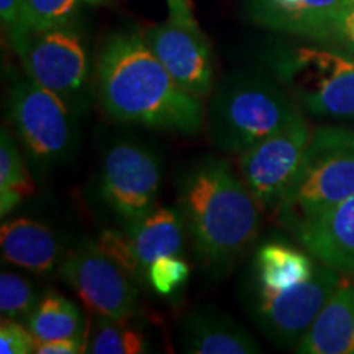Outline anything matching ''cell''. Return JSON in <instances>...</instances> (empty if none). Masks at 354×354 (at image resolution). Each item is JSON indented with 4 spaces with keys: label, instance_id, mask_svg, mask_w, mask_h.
I'll list each match as a JSON object with an SVG mask.
<instances>
[{
    "label": "cell",
    "instance_id": "6da1fadb",
    "mask_svg": "<svg viewBox=\"0 0 354 354\" xmlns=\"http://www.w3.org/2000/svg\"><path fill=\"white\" fill-rule=\"evenodd\" d=\"M97 82L102 105L115 120L184 135L203 125L202 100L177 86L143 33H117L105 41Z\"/></svg>",
    "mask_w": 354,
    "mask_h": 354
},
{
    "label": "cell",
    "instance_id": "7a4b0ae2",
    "mask_svg": "<svg viewBox=\"0 0 354 354\" xmlns=\"http://www.w3.org/2000/svg\"><path fill=\"white\" fill-rule=\"evenodd\" d=\"M177 205L197 258L215 274L232 268L259 233L263 209L223 159L205 158L190 167Z\"/></svg>",
    "mask_w": 354,
    "mask_h": 354
},
{
    "label": "cell",
    "instance_id": "3957f363",
    "mask_svg": "<svg viewBox=\"0 0 354 354\" xmlns=\"http://www.w3.org/2000/svg\"><path fill=\"white\" fill-rule=\"evenodd\" d=\"M300 113L292 95L258 71H238L216 86L209 107L215 148L241 154L284 128Z\"/></svg>",
    "mask_w": 354,
    "mask_h": 354
},
{
    "label": "cell",
    "instance_id": "277c9868",
    "mask_svg": "<svg viewBox=\"0 0 354 354\" xmlns=\"http://www.w3.org/2000/svg\"><path fill=\"white\" fill-rule=\"evenodd\" d=\"M354 196V130L320 127L312 131L300 167L276 216L292 232Z\"/></svg>",
    "mask_w": 354,
    "mask_h": 354
},
{
    "label": "cell",
    "instance_id": "5b68a950",
    "mask_svg": "<svg viewBox=\"0 0 354 354\" xmlns=\"http://www.w3.org/2000/svg\"><path fill=\"white\" fill-rule=\"evenodd\" d=\"M277 74L295 104L317 117L354 120V57L299 46L281 56Z\"/></svg>",
    "mask_w": 354,
    "mask_h": 354
},
{
    "label": "cell",
    "instance_id": "8992f818",
    "mask_svg": "<svg viewBox=\"0 0 354 354\" xmlns=\"http://www.w3.org/2000/svg\"><path fill=\"white\" fill-rule=\"evenodd\" d=\"M8 102L13 125L35 161L56 165L73 154L77 113L61 97L28 77L13 84Z\"/></svg>",
    "mask_w": 354,
    "mask_h": 354
},
{
    "label": "cell",
    "instance_id": "52a82bcc",
    "mask_svg": "<svg viewBox=\"0 0 354 354\" xmlns=\"http://www.w3.org/2000/svg\"><path fill=\"white\" fill-rule=\"evenodd\" d=\"M162 180L161 161L148 146L118 141L105 153L100 197L125 227L156 207Z\"/></svg>",
    "mask_w": 354,
    "mask_h": 354
},
{
    "label": "cell",
    "instance_id": "ba28073f",
    "mask_svg": "<svg viewBox=\"0 0 354 354\" xmlns=\"http://www.w3.org/2000/svg\"><path fill=\"white\" fill-rule=\"evenodd\" d=\"M342 277L343 274L322 263L308 281L289 289L269 290L254 286L251 310L256 322L279 346L295 348L342 284Z\"/></svg>",
    "mask_w": 354,
    "mask_h": 354
},
{
    "label": "cell",
    "instance_id": "9c48e42d",
    "mask_svg": "<svg viewBox=\"0 0 354 354\" xmlns=\"http://www.w3.org/2000/svg\"><path fill=\"white\" fill-rule=\"evenodd\" d=\"M312 131L299 113L284 128L238 154V172L263 212L276 214L297 174Z\"/></svg>",
    "mask_w": 354,
    "mask_h": 354
},
{
    "label": "cell",
    "instance_id": "30bf717a",
    "mask_svg": "<svg viewBox=\"0 0 354 354\" xmlns=\"http://www.w3.org/2000/svg\"><path fill=\"white\" fill-rule=\"evenodd\" d=\"M20 59L30 79L55 92L76 113L84 110L88 99L87 53L69 25L33 33Z\"/></svg>",
    "mask_w": 354,
    "mask_h": 354
},
{
    "label": "cell",
    "instance_id": "8fae6325",
    "mask_svg": "<svg viewBox=\"0 0 354 354\" xmlns=\"http://www.w3.org/2000/svg\"><path fill=\"white\" fill-rule=\"evenodd\" d=\"M61 277L77 294L88 312L128 320L136 313L135 281L97 248L86 241L63 261Z\"/></svg>",
    "mask_w": 354,
    "mask_h": 354
},
{
    "label": "cell",
    "instance_id": "7c38bea8",
    "mask_svg": "<svg viewBox=\"0 0 354 354\" xmlns=\"http://www.w3.org/2000/svg\"><path fill=\"white\" fill-rule=\"evenodd\" d=\"M143 38L183 91L201 100L212 94L214 57L198 25L167 19L165 24L149 26Z\"/></svg>",
    "mask_w": 354,
    "mask_h": 354
},
{
    "label": "cell",
    "instance_id": "4fadbf2b",
    "mask_svg": "<svg viewBox=\"0 0 354 354\" xmlns=\"http://www.w3.org/2000/svg\"><path fill=\"white\" fill-rule=\"evenodd\" d=\"M305 250L343 276H354V196L295 232Z\"/></svg>",
    "mask_w": 354,
    "mask_h": 354
},
{
    "label": "cell",
    "instance_id": "5bb4252c",
    "mask_svg": "<svg viewBox=\"0 0 354 354\" xmlns=\"http://www.w3.org/2000/svg\"><path fill=\"white\" fill-rule=\"evenodd\" d=\"M0 248L7 263L35 274H51L63 264V246L46 225L12 218L0 228Z\"/></svg>",
    "mask_w": 354,
    "mask_h": 354
},
{
    "label": "cell",
    "instance_id": "9a60e30c",
    "mask_svg": "<svg viewBox=\"0 0 354 354\" xmlns=\"http://www.w3.org/2000/svg\"><path fill=\"white\" fill-rule=\"evenodd\" d=\"M344 7V0H254V17L271 28L322 41Z\"/></svg>",
    "mask_w": 354,
    "mask_h": 354
},
{
    "label": "cell",
    "instance_id": "2e32d148",
    "mask_svg": "<svg viewBox=\"0 0 354 354\" xmlns=\"http://www.w3.org/2000/svg\"><path fill=\"white\" fill-rule=\"evenodd\" d=\"M184 353L190 354H253L256 339L236 322L212 310H196L184 318L179 331Z\"/></svg>",
    "mask_w": 354,
    "mask_h": 354
},
{
    "label": "cell",
    "instance_id": "e0dca14e",
    "mask_svg": "<svg viewBox=\"0 0 354 354\" xmlns=\"http://www.w3.org/2000/svg\"><path fill=\"white\" fill-rule=\"evenodd\" d=\"M300 354H354V286L339 284L295 346Z\"/></svg>",
    "mask_w": 354,
    "mask_h": 354
},
{
    "label": "cell",
    "instance_id": "ac0fdd59",
    "mask_svg": "<svg viewBox=\"0 0 354 354\" xmlns=\"http://www.w3.org/2000/svg\"><path fill=\"white\" fill-rule=\"evenodd\" d=\"M184 220L180 212L154 207L127 227L145 276L149 266L162 256H179L184 245Z\"/></svg>",
    "mask_w": 354,
    "mask_h": 354
},
{
    "label": "cell",
    "instance_id": "d6986e66",
    "mask_svg": "<svg viewBox=\"0 0 354 354\" xmlns=\"http://www.w3.org/2000/svg\"><path fill=\"white\" fill-rule=\"evenodd\" d=\"M256 286L269 290H284L308 281L317 266L302 251L284 243L261 246L254 261Z\"/></svg>",
    "mask_w": 354,
    "mask_h": 354
},
{
    "label": "cell",
    "instance_id": "ffe728a7",
    "mask_svg": "<svg viewBox=\"0 0 354 354\" xmlns=\"http://www.w3.org/2000/svg\"><path fill=\"white\" fill-rule=\"evenodd\" d=\"M25 325L33 335L35 343L87 335L81 310L73 300L59 294L44 295L26 318Z\"/></svg>",
    "mask_w": 354,
    "mask_h": 354
},
{
    "label": "cell",
    "instance_id": "44dd1931",
    "mask_svg": "<svg viewBox=\"0 0 354 354\" xmlns=\"http://www.w3.org/2000/svg\"><path fill=\"white\" fill-rule=\"evenodd\" d=\"M35 194V183L26 169L19 146L10 133H0V215L6 218L25 198Z\"/></svg>",
    "mask_w": 354,
    "mask_h": 354
},
{
    "label": "cell",
    "instance_id": "7402d4cb",
    "mask_svg": "<svg viewBox=\"0 0 354 354\" xmlns=\"http://www.w3.org/2000/svg\"><path fill=\"white\" fill-rule=\"evenodd\" d=\"M145 336L123 318L95 315L91 318L86 336V353L141 354L146 353Z\"/></svg>",
    "mask_w": 354,
    "mask_h": 354
},
{
    "label": "cell",
    "instance_id": "603a6c76",
    "mask_svg": "<svg viewBox=\"0 0 354 354\" xmlns=\"http://www.w3.org/2000/svg\"><path fill=\"white\" fill-rule=\"evenodd\" d=\"M82 2L92 0H24V32L28 38L33 33L57 28L71 24Z\"/></svg>",
    "mask_w": 354,
    "mask_h": 354
},
{
    "label": "cell",
    "instance_id": "cb8c5ba5",
    "mask_svg": "<svg viewBox=\"0 0 354 354\" xmlns=\"http://www.w3.org/2000/svg\"><path fill=\"white\" fill-rule=\"evenodd\" d=\"M37 304V292L28 282V279L15 272L2 271L0 274V312H2V318L26 322Z\"/></svg>",
    "mask_w": 354,
    "mask_h": 354
},
{
    "label": "cell",
    "instance_id": "d4e9b609",
    "mask_svg": "<svg viewBox=\"0 0 354 354\" xmlns=\"http://www.w3.org/2000/svg\"><path fill=\"white\" fill-rule=\"evenodd\" d=\"M95 245L105 256H109L115 264L120 266L133 281L143 284L145 272L136 256L135 246H133L130 234L125 232H117V230H105L99 234Z\"/></svg>",
    "mask_w": 354,
    "mask_h": 354
},
{
    "label": "cell",
    "instance_id": "484cf974",
    "mask_svg": "<svg viewBox=\"0 0 354 354\" xmlns=\"http://www.w3.org/2000/svg\"><path fill=\"white\" fill-rule=\"evenodd\" d=\"M190 276V268L179 256H162L149 266L146 279L159 295H171L183 287Z\"/></svg>",
    "mask_w": 354,
    "mask_h": 354
},
{
    "label": "cell",
    "instance_id": "4316f807",
    "mask_svg": "<svg viewBox=\"0 0 354 354\" xmlns=\"http://www.w3.org/2000/svg\"><path fill=\"white\" fill-rule=\"evenodd\" d=\"M35 338L19 320L2 318L0 323V353L2 354H30L35 353Z\"/></svg>",
    "mask_w": 354,
    "mask_h": 354
},
{
    "label": "cell",
    "instance_id": "83f0119b",
    "mask_svg": "<svg viewBox=\"0 0 354 354\" xmlns=\"http://www.w3.org/2000/svg\"><path fill=\"white\" fill-rule=\"evenodd\" d=\"M21 12H24V0H0V19L3 30L8 33L10 44L19 56L24 55L30 41L24 32Z\"/></svg>",
    "mask_w": 354,
    "mask_h": 354
},
{
    "label": "cell",
    "instance_id": "f1b7e54d",
    "mask_svg": "<svg viewBox=\"0 0 354 354\" xmlns=\"http://www.w3.org/2000/svg\"><path fill=\"white\" fill-rule=\"evenodd\" d=\"M325 41H333L344 53L354 55V7L346 6L339 12Z\"/></svg>",
    "mask_w": 354,
    "mask_h": 354
},
{
    "label": "cell",
    "instance_id": "f546056e",
    "mask_svg": "<svg viewBox=\"0 0 354 354\" xmlns=\"http://www.w3.org/2000/svg\"><path fill=\"white\" fill-rule=\"evenodd\" d=\"M86 336H69V338H59V339H53V342L37 343L35 344V353L38 354L86 353Z\"/></svg>",
    "mask_w": 354,
    "mask_h": 354
},
{
    "label": "cell",
    "instance_id": "4dcf8cb0",
    "mask_svg": "<svg viewBox=\"0 0 354 354\" xmlns=\"http://www.w3.org/2000/svg\"><path fill=\"white\" fill-rule=\"evenodd\" d=\"M169 8V20L183 25H197L194 19L192 0H166Z\"/></svg>",
    "mask_w": 354,
    "mask_h": 354
},
{
    "label": "cell",
    "instance_id": "1f68e13d",
    "mask_svg": "<svg viewBox=\"0 0 354 354\" xmlns=\"http://www.w3.org/2000/svg\"><path fill=\"white\" fill-rule=\"evenodd\" d=\"M344 2H346V6L354 7V0H344Z\"/></svg>",
    "mask_w": 354,
    "mask_h": 354
}]
</instances>
